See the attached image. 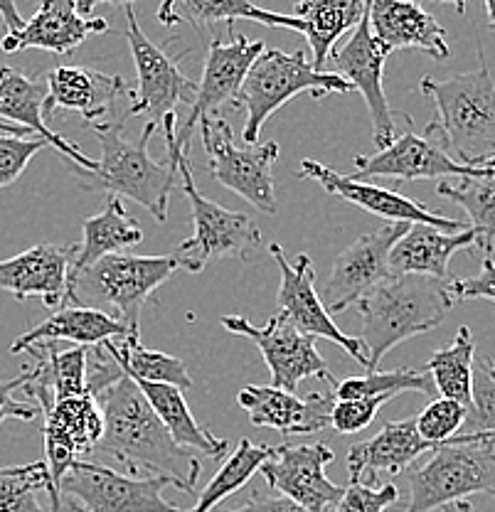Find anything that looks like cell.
Returning a JSON list of instances; mask_svg holds the SVG:
<instances>
[{
  "mask_svg": "<svg viewBox=\"0 0 495 512\" xmlns=\"http://www.w3.org/2000/svg\"><path fill=\"white\" fill-rule=\"evenodd\" d=\"M97 404L104 416V434L94 453L114 458L131 476L170 478L183 493H195L200 461L170 439L131 377L124 375L104 389Z\"/></svg>",
  "mask_w": 495,
  "mask_h": 512,
  "instance_id": "1",
  "label": "cell"
},
{
  "mask_svg": "<svg viewBox=\"0 0 495 512\" xmlns=\"http://www.w3.org/2000/svg\"><path fill=\"white\" fill-rule=\"evenodd\" d=\"M478 67L446 79L424 77L419 89L436 106V119L427 126L429 136L466 168H483L495 156V82L486 67L478 42Z\"/></svg>",
  "mask_w": 495,
  "mask_h": 512,
  "instance_id": "2",
  "label": "cell"
},
{
  "mask_svg": "<svg viewBox=\"0 0 495 512\" xmlns=\"http://www.w3.org/2000/svg\"><path fill=\"white\" fill-rule=\"evenodd\" d=\"M456 306L451 279L431 276H390L358 301L363 316L367 372L380 367L382 357L404 340L439 328Z\"/></svg>",
  "mask_w": 495,
  "mask_h": 512,
  "instance_id": "3",
  "label": "cell"
},
{
  "mask_svg": "<svg viewBox=\"0 0 495 512\" xmlns=\"http://www.w3.org/2000/svg\"><path fill=\"white\" fill-rule=\"evenodd\" d=\"M126 116L119 121H106L94 126L101 158L94 173L74 168L77 178H92L94 188L106 190L114 197H129L143 210L151 212L158 222L168 220V202L178 183V165L173 160H156L148 153V143L156 133V124L148 121L136 141L124 138Z\"/></svg>",
  "mask_w": 495,
  "mask_h": 512,
  "instance_id": "4",
  "label": "cell"
},
{
  "mask_svg": "<svg viewBox=\"0 0 495 512\" xmlns=\"http://www.w3.org/2000/svg\"><path fill=\"white\" fill-rule=\"evenodd\" d=\"M165 133V146H168V160L178 165V175L183 180V192L193 207L195 232L193 237L185 239L175 252L180 269L188 274H200L210 261L220 259H252L262 244V232L252 217L244 212H232L217 202L207 200L198 190V183L193 178L190 168V153L183 151L175 141L178 131V116L170 114L161 121Z\"/></svg>",
  "mask_w": 495,
  "mask_h": 512,
  "instance_id": "5",
  "label": "cell"
},
{
  "mask_svg": "<svg viewBox=\"0 0 495 512\" xmlns=\"http://www.w3.org/2000/svg\"><path fill=\"white\" fill-rule=\"evenodd\" d=\"M180 269L175 254H111L84 269L67 286V306L114 311L131 335H141L143 306Z\"/></svg>",
  "mask_w": 495,
  "mask_h": 512,
  "instance_id": "6",
  "label": "cell"
},
{
  "mask_svg": "<svg viewBox=\"0 0 495 512\" xmlns=\"http://www.w3.org/2000/svg\"><path fill=\"white\" fill-rule=\"evenodd\" d=\"M333 92L348 94L353 92V87L340 74L326 72V69L316 72L303 50L281 52L264 47V52L244 77L242 89L234 101V106H242L247 111L242 131L244 146H254L266 119L294 96L311 94L313 99H323Z\"/></svg>",
  "mask_w": 495,
  "mask_h": 512,
  "instance_id": "7",
  "label": "cell"
},
{
  "mask_svg": "<svg viewBox=\"0 0 495 512\" xmlns=\"http://www.w3.org/2000/svg\"><path fill=\"white\" fill-rule=\"evenodd\" d=\"M476 493L495 495V441L491 436H454L424 466L409 471L404 512H441Z\"/></svg>",
  "mask_w": 495,
  "mask_h": 512,
  "instance_id": "8",
  "label": "cell"
},
{
  "mask_svg": "<svg viewBox=\"0 0 495 512\" xmlns=\"http://www.w3.org/2000/svg\"><path fill=\"white\" fill-rule=\"evenodd\" d=\"M198 126L212 178L227 190L237 192L264 215H276L279 205L274 197V163L279 158V143L239 146L222 111L202 116Z\"/></svg>",
  "mask_w": 495,
  "mask_h": 512,
  "instance_id": "9",
  "label": "cell"
},
{
  "mask_svg": "<svg viewBox=\"0 0 495 512\" xmlns=\"http://www.w3.org/2000/svg\"><path fill=\"white\" fill-rule=\"evenodd\" d=\"M170 478H138L111 471L94 461H77L60 480L65 512H188L168 503L163 490Z\"/></svg>",
  "mask_w": 495,
  "mask_h": 512,
  "instance_id": "10",
  "label": "cell"
},
{
  "mask_svg": "<svg viewBox=\"0 0 495 512\" xmlns=\"http://www.w3.org/2000/svg\"><path fill=\"white\" fill-rule=\"evenodd\" d=\"M220 323L227 333L249 338L257 345L271 372V387L296 394L298 384L308 377H318L335 387L328 362L316 348V338L301 333L281 311L271 316L264 328H257L244 316H222Z\"/></svg>",
  "mask_w": 495,
  "mask_h": 512,
  "instance_id": "11",
  "label": "cell"
},
{
  "mask_svg": "<svg viewBox=\"0 0 495 512\" xmlns=\"http://www.w3.org/2000/svg\"><path fill=\"white\" fill-rule=\"evenodd\" d=\"M124 13L129 20L126 40L138 77L136 89L129 92L131 106L124 116L129 119L133 114H151V121L158 126L165 116L175 114L178 104H193L195 82L180 72V57L168 55L163 47L143 35L133 5H124Z\"/></svg>",
  "mask_w": 495,
  "mask_h": 512,
  "instance_id": "12",
  "label": "cell"
},
{
  "mask_svg": "<svg viewBox=\"0 0 495 512\" xmlns=\"http://www.w3.org/2000/svg\"><path fill=\"white\" fill-rule=\"evenodd\" d=\"M409 227L412 224L390 222L377 232L358 237L338 254L323 293H318L330 316L358 306L360 298L390 279V252Z\"/></svg>",
  "mask_w": 495,
  "mask_h": 512,
  "instance_id": "13",
  "label": "cell"
},
{
  "mask_svg": "<svg viewBox=\"0 0 495 512\" xmlns=\"http://www.w3.org/2000/svg\"><path fill=\"white\" fill-rule=\"evenodd\" d=\"M264 52V42L249 40L242 32L230 30V40H210L205 69H202L200 82L195 84V99L190 104L188 119L175 131V141L183 151L190 153L195 126L202 116L220 114L225 104H234L242 89L244 77Z\"/></svg>",
  "mask_w": 495,
  "mask_h": 512,
  "instance_id": "14",
  "label": "cell"
},
{
  "mask_svg": "<svg viewBox=\"0 0 495 512\" xmlns=\"http://www.w3.org/2000/svg\"><path fill=\"white\" fill-rule=\"evenodd\" d=\"M269 254L274 256L276 266L281 271L279 286V311L284 313L301 333L311 338H326L340 345L358 365L367 367V350L353 335H345L335 325V320L323 306L321 296L316 291V269L308 254H298L294 261L286 259L281 244H269Z\"/></svg>",
  "mask_w": 495,
  "mask_h": 512,
  "instance_id": "15",
  "label": "cell"
},
{
  "mask_svg": "<svg viewBox=\"0 0 495 512\" xmlns=\"http://www.w3.org/2000/svg\"><path fill=\"white\" fill-rule=\"evenodd\" d=\"M45 414V466L52 483L50 512L62 510L60 480L79 461V453H94L104 434V416L92 394L60 399Z\"/></svg>",
  "mask_w": 495,
  "mask_h": 512,
  "instance_id": "16",
  "label": "cell"
},
{
  "mask_svg": "<svg viewBox=\"0 0 495 512\" xmlns=\"http://www.w3.org/2000/svg\"><path fill=\"white\" fill-rule=\"evenodd\" d=\"M335 453L326 444H281L259 468L266 483L284 498L294 500L308 512H328L343 495L345 485H335L326 476V466Z\"/></svg>",
  "mask_w": 495,
  "mask_h": 512,
  "instance_id": "17",
  "label": "cell"
},
{
  "mask_svg": "<svg viewBox=\"0 0 495 512\" xmlns=\"http://www.w3.org/2000/svg\"><path fill=\"white\" fill-rule=\"evenodd\" d=\"M301 178L316 180L318 185H323V190L330 192L338 200L350 202V205H358L360 210L370 212V215L385 217L390 222H402V224H429V227L441 229V232L459 234L466 229V224L451 220V217L439 215V212H431L429 207L419 205V202L409 200L402 192L380 188V185L365 183V180H355L353 175H343L338 170L328 168V165L318 163V160L306 158L301 160V168H298Z\"/></svg>",
  "mask_w": 495,
  "mask_h": 512,
  "instance_id": "18",
  "label": "cell"
},
{
  "mask_svg": "<svg viewBox=\"0 0 495 512\" xmlns=\"http://www.w3.org/2000/svg\"><path fill=\"white\" fill-rule=\"evenodd\" d=\"M486 168H466L459 165L441 148L429 133L407 131L395 138L387 148H380L375 156L355 158V180L363 178H395L404 180H439V178H473L483 175Z\"/></svg>",
  "mask_w": 495,
  "mask_h": 512,
  "instance_id": "19",
  "label": "cell"
},
{
  "mask_svg": "<svg viewBox=\"0 0 495 512\" xmlns=\"http://www.w3.org/2000/svg\"><path fill=\"white\" fill-rule=\"evenodd\" d=\"M387 52L377 45V40L372 37L370 30V18L360 20L358 28L353 30L350 40L345 42L343 50H338L333 55V62L338 64L340 77L350 84L353 89H358L363 94L367 111H370L372 119V138L380 148H387L395 141V114L390 109V101L385 94V62Z\"/></svg>",
  "mask_w": 495,
  "mask_h": 512,
  "instance_id": "20",
  "label": "cell"
},
{
  "mask_svg": "<svg viewBox=\"0 0 495 512\" xmlns=\"http://www.w3.org/2000/svg\"><path fill=\"white\" fill-rule=\"evenodd\" d=\"M237 404L254 426H266L284 436H308L328 429L335 397L333 392H311L301 399L271 384H247L239 389Z\"/></svg>",
  "mask_w": 495,
  "mask_h": 512,
  "instance_id": "21",
  "label": "cell"
},
{
  "mask_svg": "<svg viewBox=\"0 0 495 512\" xmlns=\"http://www.w3.org/2000/svg\"><path fill=\"white\" fill-rule=\"evenodd\" d=\"M77 244L42 242L28 252L0 261V291L18 301L40 298L47 308L67 306V279Z\"/></svg>",
  "mask_w": 495,
  "mask_h": 512,
  "instance_id": "22",
  "label": "cell"
},
{
  "mask_svg": "<svg viewBox=\"0 0 495 512\" xmlns=\"http://www.w3.org/2000/svg\"><path fill=\"white\" fill-rule=\"evenodd\" d=\"M47 77H33L20 69L0 67V119L8 124L28 128L30 133L55 151H60L72 168H82L87 173H94L97 160L87 158L72 141L62 138L60 133L52 131L45 121V106H47Z\"/></svg>",
  "mask_w": 495,
  "mask_h": 512,
  "instance_id": "23",
  "label": "cell"
},
{
  "mask_svg": "<svg viewBox=\"0 0 495 512\" xmlns=\"http://www.w3.org/2000/svg\"><path fill=\"white\" fill-rule=\"evenodd\" d=\"M372 37L390 55L395 50H422L431 60L444 62L451 57L446 30L439 20L412 0H372L367 3Z\"/></svg>",
  "mask_w": 495,
  "mask_h": 512,
  "instance_id": "24",
  "label": "cell"
},
{
  "mask_svg": "<svg viewBox=\"0 0 495 512\" xmlns=\"http://www.w3.org/2000/svg\"><path fill=\"white\" fill-rule=\"evenodd\" d=\"M109 30V20L82 15L74 0H45L18 35H5L0 50L13 55L20 50H45L52 55H72L87 35Z\"/></svg>",
  "mask_w": 495,
  "mask_h": 512,
  "instance_id": "25",
  "label": "cell"
},
{
  "mask_svg": "<svg viewBox=\"0 0 495 512\" xmlns=\"http://www.w3.org/2000/svg\"><path fill=\"white\" fill-rule=\"evenodd\" d=\"M47 77V106L45 121L52 111H72L84 119L89 128L106 124L111 106L119 101L121 94H129V87L116 74H104L92 67L65 64L55 67Z\"/></svg>",
  "mask_w": 495,
  "mask_h": 512,
  "instance_id": "26",
  "label": "cell"
},
{
  "mask_svg": "<svg viewBox=\"0 0 495 512\" xmlns=\"http://www.w3.org/2000/svg\"><path fill=\"white\" fill-rule=\"evenodd\" d=\"M436 448L417 434L414 419L390 421L382 426L372 439L348 448V476L350 483L375 485L382 471L399 476L412 466L414 458Z\"/></svg>",
  "mask_w": 495,
  "mask_h": 512,
  "instance_id": "27",
  "label": "cell"
},
{
  "mask_svg": "<svg viewBox=\"0 0 495 512\" xmlns=\"http://www.w3.org/2000/svg\"><path fill=\"white\" fill-rule=\"evenodd\" d=\"M129 335V330L111 313L84 306H62L42 323H37L35 328L18 335L15 343L10 345V355H20V352H28L33 345L57 343V340H69L77 348H94V345L106 343V340H124ZM133 338H138V335H133Z\"/></svg>",
  "mask_w": 495,
  "mask_h": 512,
  "instance_id": "28",
  "label": "cell"
},
{
  "mask_svg": "<svg viewBox=\"0 0 495 512\" xmlns=\"http://www.w3.org/2000/svg\"><path fill=\"white\" fill-rule=\"evenodd\" d=\"M476 247V234L466 227L459 234L441 232L429 224H412L390 252V276H431L451 279L449 261L461 249Z\"/></svg>",
  "mask_w": 495,
  "mask_h": 512,
  "instance_id": "29",
  "label": "cell"
},
{
  "mask_svg": "<svg viewBox=\"0 0 495 512\" xmlns=\"http://www.w3.org/2000/svg\"><path fill=\"white\" fill-rule=\"evenodd\" d=\"M141 242L143 229L138 227V222L131 220L124 202L109 195L104 202V210L82 222V244L74 252L72 266H69L67 286L104 256L129 254V249L138 247Z\"/></svg>",
  "mask_w": 495,
  "mask_h": 512,
  "instance_id": "30",
  "label": "cell"
},
{
  "mask_svg": "<svg viewBox=\"0 0 495 512\" xmlns=\"http://www.w3.org/2000/svg\"><path fill=\"white\" fill-rule=\"evenodd\" d=\"M158 20L163 25L190 23L198 32H205L210 25L232 23L237 20H252L266 28H289L301 32V20L296 15L274 13V10L259 8L247 0H170L158 8Z\"/></svg>",
  "mask_w": 495,
  "mask_h": 512,
  "instance_id": "31",
  "label": "cell"
},
{
  "mask_svg": "<svg viewBox=\"0 0 495 512\" xmlns=\"http://www.w3.org/2000/svg\"><path fill=\"white\" fill-rule=\"evenodd\" d=\"M136 387L141 389V394L146 397V402L151 404V409L156 412L158 419H161V424L170 434V439H173L180 448L205 453L207 458H215V461H220V458L230 451V441L217 439V436L210 434L205 426L198 424V419L190 412L188 402H185L183 392H180L178 387L153 382H136Z\"/></svg>",
  "mask_w": 495,
  "mask_h": 512,
  "instance_id": "32",
  "label": "cell"
},
{
  "mask_svg": "<svg viewBox=\"0 0 495 512\" xmlns=\"http://www.w3.org/2000/svg\"><path fill=\"white\" fill-rule=\"evenodd\" d=\"M365 13L367 3H363V0H303V3L296 5V18L301 20V35L311 45V64L316 72H323L335 42L345 32L358 28Z\"/></svg>",
  "mask_w": 495,
  "mask_h": 512,
  "instance_id": "33",
  "label": "cell"
},
{
  "mask_svg": "<svg viewBox=\"0 0 495 512\" xmlns=\"http://www.w3.org/2000/svg\"><path fill=\"white\" fill-rule=\"evenodd\" d=\"M101 348L109 352L111 360L131 380L170 384V387H178L180 392L193 389V380H190L188 367H185L183 360L165 355V352L143 348L141 340L133 338V335L124 340H106V343H101Z\"/></svg>",
  "mask_w": 495,
  "mask_h": 512,
  "instance_id": "34",
  "label": "cell"
},
{
  "mask_svg": "<svg viewBox=\"0 0 495 512\" xmlns=\"http://www.w3.org/2000/svg\"><path fill=\"white\" fill-rule=\"evenodd\" d=\"M473 362H476V340H473L471 328L461 325L454 343L449 348L431 352L424 370L429 372L441 399H451V402L468 409V404H471Z\"/></svg>",
  "mask_w": 495,
  "mask_h": 512,
  "instance_id": "35",
  "label": "cell"
},
{
  "mask_svg": "<svg viewBox=\"0 0 495 512\" xmlns=\"http://www.w3.org/2000/svg\"><path fill=\"white\" fill-rule=\"evenodd\" d=\"M436 192L454 205L463 207L471 217V232L476 234V247L483 249V256H493L495 247V173L486 170L483 175L461 178L459 185L439 183Z\"/></svg>",
  "mask_w": 495,
  "mask_h": 512,
  "instance_id": "36",
  "label": "cell"
},
{
  "mask_svg": "<svg viewBox=\"0 0 495 512\" xmlns=\"http://www.w3.org/2000/svg\"><path fill=\"white\" fill-rule=\"evenodd\" d=\"M271 453H274V446H254L249 439L239 441L230 458L220 466V471L200 490L195 508L188 512H215L222 500L242 490L249 480L257 476L259 468L271 458Z\"/></svg>",
  "mask_w": 495,
  "mask_h": 512,
  "instance_id": "37",
  "label": "cell"
},
{
  "mask_svg": "<svg viewBox=\"0 0 495 512\" xmlns=\"http://www.w3.org/2000/svg\"><path fill=\"white\" fill-rule=\"evenodd\" d=\"M404 392H422L434 394V382H431L427 370H390V372H365V375L348 377L343 382H335L333 397L335 402L345 399H367V397H397Z\"/></svg>",
  "mask_w": 495,
  "mask_h": 512,
  "instance_id": "38",
  "label": "cell"
},
{
  "mask_svg": "<svg viewBox=\"0 0 495 512\" xmlns=\"http://www.w3.org/2000/svg\"><path fill=\"white\" fill-rule=\"evenodd\" d=\"M52 498V483L45 461L25 466H0V512H50L40 495Z\"/></svg>",
  "mask_w": 495,
  "mask_h": 512,
  "instance_id": "39",
  "label": "cell"
},
{
  "mask_svg": "<svg viewBox=\"0 0 495 512\" xmlns=\"http://www.w3.org/2000/svg\"><path fill=\"white\" fill-rule=\"evenodd\" d=\"M459 436H491L495 441V357L473 362L471 404Z\"/></svg>",
  "mask_w": 495,
  "mask_h": 512,
  "instance_id": "40",
  "label": "cell"
},
{
  "mask_svg": "<svg viewBox=\"0 0 495 512\" xmlns=\"http://www.w3.org/2000/svg\"><path fill=\"white\" fill-rule=\"evenodd\" d=\"M468 409L461 404L451 402V399H434L427 407L419 412L414 424H417V434L424 441L434 446L449 444L454 436H459L463 421H466Z\"/></svg>",
  "mask_w": 495,
  "mask_h": 512,
  "instance_id": "41",
  "label": "cell"
},
{
  "mask_svg": "<svg viewBox=\"0 0 495 512\" xmlns=\"http://www.w3.org/2000/svg\"><path fill=\"white\" fill-rule=\"evenodd\" d=\"M42 148H47L42 138H18L0 133V190L13 185Z\"/></svg>",
  "mask_w": 495,
  "mask_h": 512,
  "instance_id": "42",
  "label": "cell"
},
{
  "mask_svg": "<svg viewBox=\"0 0 495 512\" xmlns=\"http://www.w3.org/2000/svg\"><path fill=\"white\" fill-rule=\"evenodd\" d=\"M399 500V490L395 483L387 485H365L348 483L343 495L335 503L333 512H385L387 505H395Z\"/></svg>",
  "mask_w": 495,
  "mask_h": 512,
  "instance_id": "43",
  "label": "cell"
},
{
  "mask_svg": "<svg viewBox=\"0 0 495 512\" xmlns=\"http://www.w3.org/2000/svg\"><path fill=\"white\" fill-rule=\"evenodd\" d=\"M390 397H367V399H345V402H335L333 412H330V429L335 434L348 436L358 434V431L367 429L375 421L377 412Z\"/></svg>",
  "mask_w": 495,
  "mask_h": 512,
  "instance_id": "44",
  "label": "cell"
},
{
  "mask_svg": "<svg viewBox=\"0 0 495 512\" xmlns=\"http://www.w3.org/2000/svg\"><path fill=\"white\" fill-rule=\"evenodd\" d=\"M454 301H493L495 303V261L493 256H483V266L476 276L468 279H451Z\"/></svg>",
  "mask_w": 495,
  "mask_h": 512,
  "instance_id": "45",
  "label": "cell"
},
{
  "mask_svg": "<svg viewBox=\"0 0 495 512\" xmlns=\"http://www.w3.org/2000/svg\"><path fill=\"white\" fill-rule=\"evenodd\" d=\"M25 382H28V367H25L18 377H13V380H0V424L8 419L33 421L35 416L40 414V409H37L35 404L20 402V399L15 397V392L23 389Z\"/></svg>",
  "mask_w": 495,
  "mask_h": 512,
  "instance_id": "46",
  "label": "cell"
},
{
  "mask_svg": "<svg viewBox=\"0 0 495 512\" xmlns=\"http://www.w3.org/2000/svg\"><path fill=\"white\" fill-rule=\"evenodd\" d=\"M220 512H308L301 505H296L294 500L284 498L279 493H264V490H254L247 498V503H242L239 508H227Z\"/></svg>",
  "mask_w": 495,
  "mask_h": 512,
  "instance_id": "47",
  "label": "cell"
},
{
  "mask_svg": "<svg viewBox=\"0 0 495 512\" xmlns=\"http://www.w3.org/2000/svg\"><path fill=\"white\" fill-rule=\"evenodd\" d=\"M0 15H3V23H5V28H8L5 35H18V32L25 28V20L20 18L18 5L15 3H8V0H5V3H0Z\"/></svg>",
  "mask_w": 495,
  "mask_h": 512,
  "instance_id": "48",
  "label": "cell"
},
{
  "mask_svg": "<svg viewBox=\"0 0 495 512\" xmlns=\"http://www.w3.org/2000/svg\"><path fill=\"white\" fill-rule=\"evenodd\" d=\"M0 133H3V136H18V138H30V136H33V133H30L28 128L8 124V121H3V119H0Z\"/></svg>",
  "mask_w": 495,
  "mask_h": 512,
  "instance_id": "49",
  "label": "cell"
},
{
  "mask_svg": "<svg viewBox=\"0 0 495 512\" xmlns=\"http://www.w3.org/2000/svg\"><path fill=\"white\" fill-rule=\"evenodd\" d=\"M441 512H478L476 508H473V503L471 500H459V503H451V505H446L444 510Z\"/></svg>",
  "mask_w": 495,
  "mask_h": 512,
  "instance_id": "50",
  "label": "cell"
},
{
  "mask_svg": "<svg viewBox=\"0 0 495 512\" xmlns=\"http://www.w3.org/2000/svg\"><path fill=\"white\" fill-rule=\"evenodd\" d=\"M486 13H488V25H491V28L495 30V0H488Z\"/></svg>",
  "mask_w": 495,
  "mask_h": 512,
  "instance_id": "51",
  "label": "cell"
},
{
  "mask_svg": "<svg viewBox=\"0 0 495 512\" xmlns=\"http://www.w3.org/2000/svg\"><path fill=\"white\" fill-rule=\"evenodd\" d=\"M483 168H486V170H491V173H495V156L488 158L486 163H483Z\"/></svg>",
  "mask_w": 495,
  "mask_h": 512,
  "instance_id": "52",
  "label": "cell"
}]
</instances>
